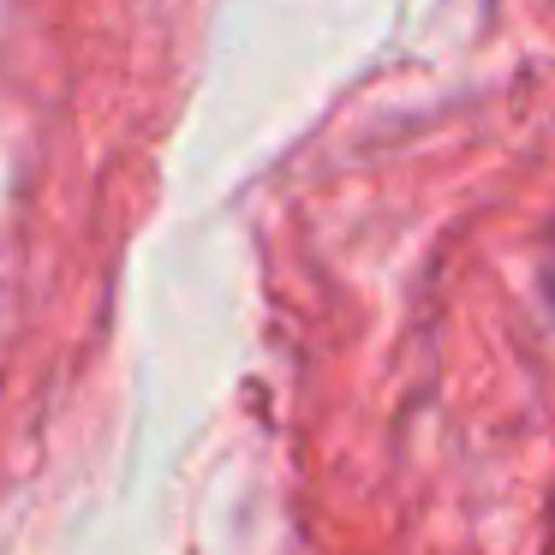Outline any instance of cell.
Segmentation results:
<instances>
[{"label":"cell","mask_w":555,"mask_h":555,"mask_svg":"<svg viewBox=\"0 0 555 555\" xmlns=\"http://www.w3.org/2000/svg\"><path fill=\"white\" fill-rule=\"evenodd\" d=\"M550 305H555V251H550Z\"/></svg>","instance_id":"6da1fadb"}]
</instances>
